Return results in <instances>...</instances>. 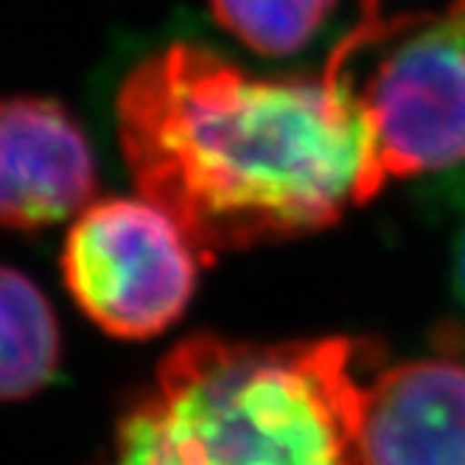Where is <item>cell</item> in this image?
<instances>
[{
    "label": "cell",
    "instance_id": "obj_1",
    "mask_svg": "<svg viewBox=\"0 0 465 465\" xmlns=\"http://www.w3.org/2000/svg\"><path fill=\"white\" fill-rule=\"evenodd\" d=\"M138 193L203 258L334 224L371 191V146L348 59L317 79H261L199 45L143 59L118 93Z\"/></svg>",
    "mask_w": 465,
    "mask_h": 465
},
{
    "label": "cell",
    "instance_id": "obj_2",
    "mask_svg": "<svg viewBox=\"0 0 465 465\" xmlns=\"http://www.w3.org/2000/svg\"><path fill=\"white\" fill-rule=\"evenodd\" d=\"M379 356L348 337H188L160 361L149 395L160 465H359Z\"/></svg>",
    "mask_w": 465,
    "mask_h": 465
},
{
    "label": "cell",
    "instance_id": "obj_3",
    "mask_svg": "<svg viewBox=\"0 0 465 465\" xmlns=\"http://www.w3.org/2000/svg\"><path fill=\"white\" fill-rule=\"evenodd\" d=\"M348 59L371 146V191L465 163V0L438 12L361 15Z\"/></svg>",
    "mask_w": 465,
    "mask_h": 465
},
{
    "label": "cell",
    "instance_id": "obj_4",
    "mask_svg": "<svg viewBox=\"0 0 465 465\" xmlns=\"http://www.w3.org/2000/svg\"><path fill=\"white\" fill-rule=\"evenodd\" d=\"M199 258L177 222L143 196L98 199L68 230L62 272L98 328L121 340H149L191 303Z\"/></svg>",
    "mask_w": 465,
    "mask_h": 465
},
{
    "label": "cell",
    "instance_id": "obj_5",
    "mask_svg": "<svg viewBox=\"0 0 465 465\" xmlns=\"http://www.w3.org/2000/svg\"><path fill=\"white\" fill-rule=\"evenodd\" d=\"M95 160L79 121L40 95L0 98V224L40 230L79 216Z\"/></svg>",
    "mask_w": 465,
    "mask_h": 465
},
{
    "label": "cell",
    "instance_id": "obj_6",
    "mask_svg": "<svg viewBox=\"0 0 465 465\" xmlns=\"http://www.w3.org/2000/svg\"><path fill=\"white\" fill-rule=\"evenodd\" d=\"M359 465H465V359L454 348L371 373Z\"/></svg>",
    "mask_w": 465,
    "mask_h": 465
},
{
    "label": "cell",
    "instance_id": "obj_7",
    "mask_svg": "<svg viewBox=\"0 0 465 465\" xmlns=\"http://www.w3.org/2000/svg\"><path fill=\"white\" fill-rule=\"evenodd\" d=\"M59 325L35 281L0 263V401L37 395L56 373Z\"/></svg>",
    "mask_w": 465,
    "mask_h": 465
},
{
    "label": "cell",
    "instance_id": "obj_8",
    "mask_svg": "<svg viewBox=\"0 0 465 465\" xmlns=\"http://www.w3.org/2000/svg\"><path fill=\"white\" fill-rule=\"evenodd\" d=\"M216 23L261 56L303 51L337 0H208Z\"/></svg>",
    "mask_w": 465,
    "mask_h": 465
},
{
    "label": "cell",
    "instance_id": "obj_9",
    "mask_svg": "<svg viewBox=\"0 0 465 465\" xmlns=\"http://www.w3.org/2000/svg\"><path fill=\"white\" fill-rule=\"evenodd\" d=\"M113 465H160L157 429L149 398L121 420Z\"/></svg>",
    "mask_w": 465,
    "mask_h": 465
},
{
    "label": "cell",
    "instance_id": "obj_10",
    "mask_svg": "<svg viewBox=\"0 0 465 465\" xmlns=\"http://www.w3.org/2000/svg\"><path fill=\"white\" fill-rule=\"evenodd\" d=\"M454 283H457V294L465 306V230L457 242V252H454Z\"/></svg>",
    "mask_w": 465,
    "mask_h": 465
},
{
    "label": "cell",
    "instance_id": "obj_11",
    "mask_svg": "<svg viewBox=\"0 0 465 465\" xmlns=\"http://www.w3.org/2000/svg\"><path fill=\"white\" fill-rule=\"evenodd\" d=\"M359 9H361V15L381 12V0H359Z\"/></svg>",
    "mask_w": 465,
    "mask_h": 465
}]
</instances>
